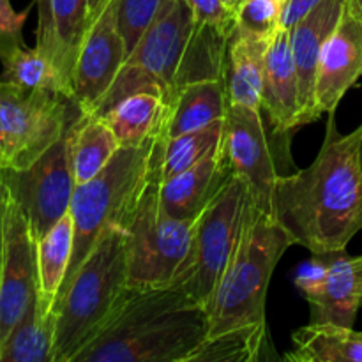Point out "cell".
<instances>
[{
	"label": "cell",
	"instance_id": "6da1fadb",
	"mask_svg": "<svg viewBox=\"0 0 362 362\" xmlns=\"http://www.w3.org/2000/svg\"><path fill=\"white\" fill-rule=\"evenodd\" d=\"M329 113L324 144L308 168L278 179L271 214L313 255L346 250L362 230V124L343 134Z\"/></svg>",
	"mask_w": 362,
	"mask_h": 362
},
{
	"label": "cell",
	"instance_id": "7a4b0ae2",
	"mask_svg": "<svg viewBox=\"0 0 362 362\" xmlns=\"http://www.w3.org/2000/svg\"><path fill=\"white\" fill-rule=\"evenodd\" d=\"M193 265L170 285L127 286L108 324L74 362H187L209 336Z\"/></svg>",
	"mask_w": 362,
	"mask_h": 362
},
{
	"label": "cell",
	"instance_id": "3957f363",
	"mask_svg": "<svg viewBox=\"0 0 362 362\" xmlns=\"http://www.w3.org/2000/svg\"><path fill=\"white\" fill-rule=\"evenodd\" d=\"M228 37L197 23L184 0H170L126 59L98 115L134 92L158 94L166 105L184 85L225 80Z\"/></svg>",
	"mask_w": 362,
	"mask_h": 362
},
{
	"label": "cell",
	"instance_id": "277c9868",
	"mask_svg": "<svg viewBox=\"0 0 362 362\" xmlns=\"http://www.w3.org/2000/svg\"><path fill=\"white\" fill-rule=\"evenodd\" d=\"M290 246L293 240L285 228L251 194L239 243L207 304V338L233 329L267 327L269 283Z\"/></svg>",
	"mask_w": 362,
	"mask_h": 362
},
{
	"label": "cell",
	"instance_id": "5b68a950",
	"mask_svg": "<svg viewBox=\"0 0 362 362\" xmlns=\"http://www.w3.org/2000/svg\"><path fill=\"white\" fill-rule=\"evenodd\" d=\"M127 286V232L108 226L57 296L53 362H74L108 324Z\"/></svg>",
	"mask_w": 362,
	"mask_h": 362
},
{
	"label": "cell",
	"instance_id": "8992f818",
	"mask_svg": "<svg viewBox=\"0 0 362 362\" xmlns=\"http://www.w3.org/2000/svg\"><path fill=\"white\" fill-rule=\"evenodd\" d=\"M152 145L154 138L136 147H120L101 173L76 186L69 207L74 246L66 281L78 271L108 226H127L151 179Z\"/></svg>",
	"mask_w": 362,
	"mask_h": 362
},
{
	"label": "cell",
	"instance_id": "52a82bcc",
	"mask_svg": "<svg viewBox=\"0 0 362 362\" xmlns=\"http://www.w3.org/2000/svg\"><path fill=\"white\" fill-rule=\"evenodd\" d=\"M197 221L177 219L159 204L158 182L147 187L126 226L127 285L163 286L191 265Z\"/></svg>",
	"mask_w": 362,
	"mask_h": 362
},
{
	"label": "cell",
	"instance_id": "ba28073f",
	"mask_svg": "<svg viewBox=\"0 0 362 362\" xmlns=\"http://www.w3.org/2000/svg\"><path fill=\"white\" fill-rule=\"evenodd\" d=\"M80 115L76 103L66 95L0 80V151L6 168L32 165Z\"/></svg>",
	"mask_w": 362,
	"mask_h": 362
},
{
	"label": "cell",
	"instance_id": "9c48e42d",
	"mask_svg": "<svg viewBox=\"0 0 362 362\" xmlns=\"http://www.w3.org/2000/svg\"><path fill=\"white\" fill-rule=\"evenodd\" d=\"M290 134L276 133L264 120L260 108L230 105L223 122V161L233 175L243 177L258 207L271 212L278 179L285 173L279 166L290 163Z\"/></svg>",
	"mask_w": 362,
	"mask_h": 362
},
{
	"label": "cell",
	"instance_id": "30bf717a",
	"mask_svg": "<svg viewBox=\"0 0 362 362\" xmlns=\"http://www.w3.org/2000/svg\"><path fill=\"white\" fill-rule=\"evenodd\" d=\"M251 189L246 180L232 175L209 202L194 225L193 292L207 308L243 232Z\"/></svg>",
	"mask_w": 362,
	"mask_h": 362
},
{
	"label": "cell",
	"instance_id": "8fae6325",
	"mask_svg": "<svg viewBox=\"0 0 362 362\" xmlns=\"http://www.w3.org/2000/svg\"><path fill=\"white\" fill-rule=\"evenodd\" d=\"M71 127V126H69ZM11 198L21 207L35 240L69 212L76 180L69 151V129L27 168L2 170Z\"/></svg>",
	"mask_w": 362,
	"mask_h": 362
},
{
	"label": "cell",
	"instance_id": "7c38bea8",
	"mask_svg": "<svg viewBox=\"0 0 362 362\" xmlns=\"http://www.w3.org/2000/svg\"><path fill=\"white\" fill-rule=\"evenodd\" d=\"M296 286L311 306V322L354 327L362 299V255H313L296 274Z\"/></svg>",
	"mask_w": 362,
	"mask_h": 362
},
{
	"label": "cell",
	"instance_id": "4fadbf2b",
	"mask_svg": "<svg viewBox=\"0 0 362 362\" xmlns=\"http://www.w3.org/2000/svg\"><path fill=\"white\" fill-rule=\"evenodd\" d=\"M37 292V240L32 235L27 216L9 194L0 272V349Z\"/></svg>",
	"mask_w": 362,
	"mask_h": 362
},
{
	"label": "cell",
	"instance_id": "5bb4252c",
	"mask_svg": "<svg viewBox=\"0 0 362 362\" xmlns=\"http://www.w3.org/2000/svg\"><path fill=\"white\" fill-rule=\"evenodd\" d=\"M126 59V45L117 25V0H110L88 27L74 62V103L81 113L98 115Z\"/></svg>",
	"mask_w": 362,
	"mask_h": 362
},
{
	"label": "cell",
	"instance_id": "9a60e30c",
	"mask_svg": "<svg viewBox=\"0 0 362 362\" xmlns=\"http://www.w3.org/2000/svg\"><path fill=\"white\" fill-rule=\"evenodd\" d=\"M362 76V21L345 6L338 27L322 49L315 99L320 117L334 113Z\"/></svg>",
	"mask_w": 362,
	"mask_h": 362
},
{
	"label": "cell",
	"instance_id": "2e32d148",
	"mask_svg": "<svg viewBox=\"0 0 362 362\" xmlns=\"http://www.w3.org/2000/svg\"><path fill=\"white\" fill-rule=\"evenodd\" d=\"M345 6L346 0H322L299 23H296L288 30L293 62H296L297 78H299V127L320 119V113L317 110V99H315L318 62H320L325 42L329 41L341 20Z\"/></svg>",
	"mask_w": 362,
	"mask_h": 362
},
{
	"label": "cell",
	"instance_id": "e0dca14e",
	"mask_svg": "<svg viewBox=\"0 0 362 362\" xmlns=\"http://www.w3.org/2000/svg\"><path fill=\"white\" fill-rule=\"evenodd\" d=\"M262 112L276 133L299 129L300 92L290 32L278 27L269 41L262 83Z\"/></svg>",
	"mask_w": 362,
	"mask_h": 362
},
{
	"label": "cell",
	"instance_id": "ac0fdd59",
	"mask_svg": "<svg viewBox=\"0 0 362 362\" xmlns=\"http://www.w3.org/2000/svg\"><path fill=\"white\" fill-rule=\"evenodd\" d=\"M35 48L53 60L73 85V69L88 21V0H37Z\"/></svg>",
	"mask_w": 362,
	"mask_h": 362
},
{
	"label": "cell",
	"instance_id": "d6986e66",
	"mask_svg": "<svg viewBox=\"0 0 362 362\" xmlns=\"http://www.w3.org/2000/svg\"><path fill=\"white\" fill-rule=\"evenodd\" d=\"M233 173L223 161L221 148H216L189 170L158 182L161 207L177 219L197 221L209 202L218 194Z\"/></svg>",
	"mask_w": 362,
	"mask_h": 362
},
{
	"label": "cell",
	"instance_id": "ffe728a7",
	"mask_svg": "<svg viewBox=\"0 0 362 362\" xmlns=\"http://www.w3.org/2000/svg\"><path fill=\"white\" fill-rule=\"evenodd\" d=\"M228 106L225 80H202L184 85L165 105V117L156 140H168L225 120Z\"/></svg>",
	"mask_w": 362,
	"mask_h": 362
},
{
	"label": "cell",
	"instance_id": "44dd1931",
	"mask_svg": "<svg viewBox=\"0 0 362 362\" xmlns=\"http://www.w3.org/2000/svg\"><path fill=\"white\" fill-rule=\"evenodd\" d=\"M271 37L250 34L237 25L232 30L228 45H226L225 69L230 105H243L262 110L264 62Z\"/></svg>",
	"mask_w": 362,
	"mask_h": 362
},
{
	"label": "cell",
	"instance_id": "7402d4cb",
	"mask_svg": "<svg viewBox=\"0 0 362 362\" xmlns=\"http://www.w3.org/2000/svg\"><path fill=\"white\" fill-rule=\"evenodd\" d=\"M55 329V308L37 292L0 349V362H53Z\"/></svg>",
	"mask_w": 362,
	"mask_h": 362
},
{
	"label": "cell",
	"instance_id": "603a6c76",
	"mask_svg": "<svg viewBox=\"0 0 362 362\" xmlns=\"http://www.w3.org/2000/svg\"><path fill=\"white\" fill-rule=\"evenodd\" d=\"M119 148V138L101 115L81 113L76 117L69 127L71 165L76 186L101 173Z\"/></svg>",
	"mask_w": 362,
	"mask_h": 362
},
{
	"label": "cell",
	"instance_id": "cb8c5ba5",
	"mask_svg": "<svg viewBox=\"0 0 362 362\" xmlns=\"http://www.w3.org/2000/svg\"><path fill=\"white\" fill-rule=\"evenodd\" d=\"M290 362H362V332L334 324H315L292 334Z\"/></svg>",
	"mask_w": 362,
	"mask_h": 362
},
{
	"label": "cell",
	"instance_id": "d4e9b609",
	"mask_svg": "<svg viewBox=\"0 0 362 362\" xmlns=\"http://www.w3.org/2000/svg\"><path fill=\"white\" fill-rule=\"evenodd\" d=\"M223 122L211 124L204 129L180 134L168 140H156L151 152V177L158 182L182 173L214 152L221 144Z\"/></svg>",
	"mask_w": 362,
	"mask_h": 362
},
{
	"label": "cell",
	"instance_id": "484cf974",
	"mask_svg": "<svg viewBox=\"0 0 362 362\" xmlns=\"http://www.w3.org/2000/svg\"><path fill=\"white\" fill-rule=\"evenodd\" d=\"M120 141V147H136L158 136L165 117V101L158 94L134 92L103 113Z\"/></svg>",
	"mask_w": 362,
	"mask_h": 362
},
{
	"label": "cell",
	"instance_id": "4316f807",
	"mask_svg": "<svg viewBox=\"0 0 362 362\" xmlns=\"http://www.w3.org/2000/svg\"><path fill=\"white\" fill-rule=\"evenodd\" d=\"M0 60L4 66L2 80L34 90L55 92L74 101L71 81L39 48H28L25 42H20L0 53Z\"/></svg>",
	"mask_w": 362,
	"mask_h": 362
},
{
	"label": "cell",
	"instance_id": "83f0119b",
	"mask_svg": "<svg viewBox=\"0 0 362 362\" xmlns=\"http://www.w3.org/2000/svg\"><path fill=\"white\" fill-rule=\"evenodd\" d=\"M74 246V225L67 212L45 237L37 240L39 296L55 306V299L66 281Z\"/></svg>",
	"mask_w": 362,
	"mask_h": 362
},
{
	"label": "cell",
	"instance_id": "f1b7e54d",
	"mask_svg": "<svg viewBox=\"0 0 362 362\" xmlns=\"http://www.w3.org/2000/svg\"><path fill=\"white\" fill-rule=\"evenodd\" d=\"M269 345L267 327H243L205 338L187 362H255Z\"/></svg>",
	"mask_w": 362,
	"mask_h": 362
},
{
	"label": "cell",
	"instance_id": "f546056e",
	"mask_svg": "<svg viewBox=\"0 0 362 362\" xmlns=\"http://www.w3.org/2000/svg\"><path fill=\"white\" fill-rule=\"evenodd\" d=\"M170 0H117V25L126 45L127 57L161 14Z\"/></svg>",
	"mask_w": 362,
	"mask_h": 362
},
{
	"label": "cell",
	"instance_id": "4dcf8cb0",
	"mask_svg": "<svg viewBox=\"0 0 362 362\" xmlns=\"http://www.w3.org/2000/svg\"><path fill=\"white\" fill-rule=\"evenodd\" d=\"M279 0H240L235 7L237 27L260 37H271L279 27Z\"/></svg>",
	"mask_w": 362,
	"mask_h": 362
},
{
	"label": "cell",
	"instance_id": "1f68e13d",
	"mask_svg": "<svg viewBox=\"0 0 362 362\" xmlns=\"http://www.w3.org/2000/svg\"><path fill=\"white\" fill-rule=\"evenodd\" d=\"M193 13L197 23L218 28L225 34H232L235 28V11L225 4V0H184Z\"/></svg>",
	"mask_w": 362,
	"mask_h": 362
},
{
	"label": "cell",
	"instance_id": "d6a6232c",
	"mask_svg": "<svg viewBox=\"0 0 362 362\" xmlns=\"http://www.w3.org/2000/svg\"><path fill=\"white\" fill-rule=\"evenodd\" d=\"M28 16V9L16 13L9 0H0V53L9 49L11 46L23 42L21 28Z\"/></svg>",
	"mask_w": 362,
	"mask_h": 362
},
{
	"label": "cell",
	"instance_id": "836d02e7",
	"mask_svg": "<svg viewBox=\"0 0 362 362\" xmlns=\"http://www.w3.org/2000/svg\"><path fill=\"white\" fill-rule=\"evenodd\" d=\"M320 2L322 0H283L279 11V27L290 30Z\"/></svg>",
	"mask_w": 362,
	"mask_h": 362
},
{
	"label": "cell",
	"instance_id": "e575fe53",
	"mask_svg": "<svg viewBox=\"0 0 362 362\" xmlns=\"http://www.w3.org/2000/svg\"><path fill=\"white\" fill-rule=\"evenodd\" d=\"M9 202V189L4 182L2 172H0V272H2V260H4V226H6V209Z\"/></svg>",
	"mask_w": 362,
	"mask_h": 362
},
{
	"label": "cell",
	"instance_id": "d590c367",
	"mask_svg": "<svg viewBox=\"0 0 362 362\" xmlns=\"http://www.w3.org/2000/svg\"><path fill=\"white\" fill-rule=\"evenodd\" d=\"M110 0H88V21H94L101 14V11L108 6Z\"/></svg>",
	"mask_w": 362,
	"mask_h": 362
},
{
	"label": "cell",
	"instance_id": "8d00e7d4",
	"mask_svg": "<svg viewBox=\"0 0 362 362\" xmlns=\"http://www.w3.org/2000/svg\"><path fill=\"white\" fill-rule=\"evenodd\" d=\"M346 6L362 21V0H346Z\"/></svg>",
	"mask_w": 362,
	"mask_h": 362
},
{
	"label": "cell",
	"instance_id": "74e56055",
	"mask_svg": "<svg viewBox=\"0 0 362 362\" xmlns=\"http://www.w3.org/2000/svg\"><path fill=\"white\" fill-rule=\"evenodd\" d=\"M239 2H240V0H225V4H226V6H228V7H232L233 11H235L237 4H239Z\"/></svg>",
	"mask_w": 362,
	"mask_h": 362
},
{
	"label": "cell",
	"instance_id": "f35d334b",
	"mask_svg": "<svg viewBox=\"0 0 362 362\" xmlns=\"http://www.w3.org/2000/svg\"><path fill=\"white\" fill-rule=\"evenodd\" d=\"M6 168V163H4V156H2V151H0V172Z\"/></svg>",
	"mask_w": 362,
	"mask_h": 362
},
{
	"label": "cell",
	"instance_id": "ab89813d",
	"mask_svg": "<svg viewBox=\"0 0 362 362\" xmlns=\"http://www.w3.org/2000/svg\"><path fill=\"white\" fill-rule=\"evenodd\" d=\"M361 165H362V138H361Z\"/></svg>",
	"mask_w": 362,
	"mask_h": 362
},
{
	"label": "cell",
	"instance_id": "60d3db41",
	"mask_svg": "<svg viewBox=\"0 0 362 362\" xmlns=\"http://www.w3.org/2000/svg\"><path fill=\"white\" fill-rule=\"evenodd\" d=\"M361 308H362V299H361Z\"/></svg>",
	"mask_w": 362,
	"mask_h": 362
},
{
	"label": "cell",
	"instance_id": "b9f144b4",
	"mask_svg": "<svg viewBox=\"0 0 362 362\" xmlns=\"http://www.w3.org/2000/svg\"><path fill=\"white\" fill-rule=\"evenodd\" d=\"M279 2H281V0H279Z\"/></svg>",
	"mask_w": 362,
	"mask_h": 362
},
{
	"label": "cell",
	"instance_id": "7bdbcfd3",
	"mask_svg": "<svg viewBox=\"0 0 362 362\" xmlns=\"http://www.w3.org/2000/svg\"><path fill=\"white\" fill-rule=\"evenodd\" d=\"M281 2H283V0H281Z\"/></svg>",
	"mask_w": 362,
	"mask_h": 362
}]
</instances>
